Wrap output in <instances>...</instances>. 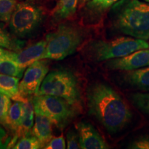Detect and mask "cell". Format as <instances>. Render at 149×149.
<instances>
[{
    "instance_id": "cell-1",
    "label": "cell",
    "mask_w": 149,
    "mask_h": 149,
    "mask_svg": "<svg viewBox=\"0 0 149 149\" xmlns=\"http://www.w3.org/2000/svg\"><path fill=\"white\" fill-rule=\"evenodd\" d=\"M87 102L90 114L111 133L122 130L133 117L129 106L122 97L104 83H95L89 87Z\"/></svg>"
},
{
    "instance_id": "cell-2",
    "label": "cell",
    "mask_w": 149,
    "mask_h": 149,
    "mask_svg": "<svg viewBox=\"0 0 149 149\" xmlns=\"http://www.w3.org/2000/svg\"><path fill=\"white\" fill-rule=\"evenodd\" d=\"M112 22L119 32L135 38L149 39V4L139 0H120L112 8Z\"/></svg>"
},
{
    "instance_id": "cell-3",
    "label": "cell",
    "mask_w": 149,
    "mask_h": 149,
    "mask_svg": "<svg viewBox=\"0 0 149 149\" xmlns=\"http://www.w3.org/2000/svg\"><path fill=\"white\" fill-rule=\"evenodd\" d=\"M144 40L120 37L110 40H93L84 46L83 54L88 60L95 62L122 57L136 51L148 48Z\"/></svg>"
},
{
    "instance_id": "cell-4",
    "label": "cell",
    "mask_w": 149,
    "mask_h": 149,
    "mask_svg": "<svg viewBox=\"0 0 149 149\" xmlns=\"http://www.w3.org/2000/svg\"><path fill=\"white\" fill-rule=\"evenodd\" d=\"M85 37L84 30L75 24H61L46 36L47 44L43 59H64L76 51Z\"/></svg>"
},
{
    "instance_id": "cell-5",
    "label": "cell",
    "mask_w": 149,
    "mask_h": 149,
    "mask_svg": "<svg viewBox=\"0 0 149 149\" xmlns=\"http://www.w3.org/2000/svg\"><path fill=\"white\" fill-rule=\"evenodd\" d=\"M37 95H48L61 97L75 107L81 106V95L77 78L66 70H54L48 73Z\"/></svg>"
},
{
    "instance_id": "cell-6",
    "label": "cell",
    "mask_w": 149,
    "mask_h": 149,
    "mask_svg": "<svg viewBox=\"0 0 149 149\" xmlns=\"http://www.w3.org/2000/svg\"><path fill=\"white\" fill-rule=\"evenodd\" d=\"M43 19L42 10L29 2L17 4L9 21V29L17 37L31 36L40 26Z\"/></svg>"
},
{
    "instance_id": "cell-7",
    "label": "cell",
    "mask_w": 149,
    "mask_h": 149,
    "mask_svg": "<svg viewBox=\"0 0 149 149\" xmlns=\"http://www.w3.org/2000/svg\"><path fill=\"white\" fill-rule=\"evenodd\" d=\"M35 108L46 115L54 125L63 129L75 115V109L64 99L59 97L37 95L32 99Z\"/></svg>"
},
{
    "instance_id": "cell-8",
    "label": "cell",
    "mask_w": 149,
    "mask_h": 149,
    "mask_svg": "<svg viewBox=\"0 0 149 149\" xmlns=\"http://www.w3.org/2000/svg\"><path fill=\"white\" fill-rule=\"evenodd\" d=\"M48 71V63L46 60L40 59L28 67L19 84L20 95L26 97L36 95Z\"/></svg>"
},
{
    "instance_id": "cell-9",
    "label": "cell",
    "mask_w": 149,
    "mask_h": 149,
    "mask_svg": "<svg viewBox=\"0 0 149 149\" xmlns=\"http://www.w3.org/2000/svg\"><path fill=\"white\" fill-rule=\"evenodd\" d=\"M106 65L109 69L125 71L149 66V48L138 50L122 57L111 59Z\"/></svg>"
},
{
    "instance_id": "cell-10",
    "label": "cell",
    "mask_w": 149,
    "mask_h": 149,
    "mask_svg": "<svg viewBox=\"0 0 149 149\" xmlns=\"http://www.w3.org/2000/svg\"><path fill=\"white\" fill-rule=\"evenodd\" d=\"M82 149H107L109 146L91 124L80 122L75 126Z\"/></svg>"
},
{
    "instance_id": "cell-11",
    "label": "cell",
    "mask_w": 149,
    "mask_h": 149,
    "mask_svg": "<svg viewBox=\"0 0 149 149\" xmlns=\"http://www.w3.org/2000/svg\"><path fill=\"white\" fill-rule=\"evenodd\" d=\"M46 40L31 45L28 47L15 52L12 51V54L15 59L22 68L25 69L35 61L42 59L46 48Z\"/></svg>"
},
{
    "instance_id": "cell-12",
    "label": "cell",
    "mask_w": 149,
    "mask_h": 149,
    "mask_svg": "<svg viewBox=\"0 0 149 149\" xmlns=\"http://www.w3.org/2000/svg\"><path fill=\"white\" fill-rule=\"evenodd\" d=\"M53 124L46 115L35 108V122L32 128V135L39 139L42 148L53 138Z\"/></svg>"
},
{
    "instance_id": "cell-13",
    "label": "cell",
    "mask_w": 149,
    "mask_h": 149,
    "mask_svg": "<svg viewBox=\"0 0 149 149\" xmlns=\"http://www.w3.org/2000/svg\"><path fill=\"white\" fill-rule=\"evenodd\" d=\"M123 79L128 85L140 90L149 91V66L124 72Z\"/></svg>"
},
{
    "instance_id": "cell-14",
    "label": "cell",
    "mask_w": 149,
    "mask_h": 149,
    "mask_svg": "<svg viewBox=\"0 0 149 149\" xmlns=\"http://www.w3.org/2000/svg\"><path fill=\"white\" fill-rule=\"evenodd\" d=\"M24 71L13 56L12 51L6 50L1 62H0V74L13 76L20 78Z\"/></svg>"
},
{
    "instance_id": "cell-15",
    "label": "cell",
    "mask_w": 149,
    "mask_h": 149,
    "mask_svg": "<svg viewBox=\"0 0 149 149\" xmlns=\"http://www.w3.org/2000/svg\"><path fill=\"white\" fill-rule=\"evenodd\" d=\"M78 0H59L53 10V17L56 21L66 19L75 13Z\"/></svg>"
},
{
    "instance_id": "cell-16",
    "label": "cell",
    "mask_w": 149,
    "mask_h": 149,
    "mask_svg": "<svg viewBox=\"0 0 149 149\" xmlns=\"http://www.w3.org/2000/svg\"><path fill=\"white\" fill-rule=\"evenodd\" d=\"M23 115V102L15 101L11 104L8 110L4 126H7L11 130L16 132L19 127Z\"/></svg>"
},
{
    "instance_id": "cell-17",
    "label": "cell",
    "mask_w": 149,
    "mask_h": 149,
    "mask_svg": "<svg viewBox=\"0 0 149 149\" xmlns=\"http://www.w3.org/2000/svg\"><path fill=\"white\" fill-rule=\"evenodd\" d=\"M20 78L0 74V92L4 93L13 100L19 95Z\"/></svg>"
},
{
    "instance_id": "cell-18",
    "label": "cell",
    "mask_w": 149,
    "mask_h": 149,
    "mask_svg": "<svg viewBox=\"0 0 149 149\" xmlns=\"http://www.w3.org/2000/svg\"><path fill=\"white\" fill-rule=\"evenodd\" d=\"M24 44V42L12 36L6 29L2 22H0V47L17 52L22 49Z\"/></svg>"
},
{
    "instance_id": "cell-19",
    "label": "cell",
    "mask_w": 149,
    "mask_h": 149,
    "mask_svg": "<svg viewBox=\"0 0 149 149\" xmlns=\"http://www.w3.org/2000/svg\"><path fill=\"white\" fill-rule=\"evenodd\" d=\"M130 99L137 109L149 115V93H133L130 95Z\"/></svg>"
},
{
    "instance_id": "cell-20",
    "label": "cell",
    "mask_w": 149,
    "mask_h": 149,
    "mask_svg": "<svg viewBox=\"0 0 149 149\" xmlns=\"http://www.w3.org/2000/svg\"><path fill=\"white\" fill-rule=\"evenodd\" d=\"M42 148L40 141L33 135L23 136L13 147V148L15 149H39Z\"/></svg>"
},
{
    "instance_id": "cell-21",
    "label": "cell",
    "mask_w": 149,
    "mask_h": 149,
    "mask_svg": "<svg viewBox=\"0 0 149 149\" xmlns=\"http://www.w3.org/2000/svg\"><path fill=\"white\" fill-rule=\"evenodd\" d=\"M17 4L16 0H0V22H9Z\"/></svg>"
},
{
    "instance_id": "cell-22",
    "label": "cell",
    "mask_w": 149,
    "mask_h": 149,
    "mask_svg": "<svg viewBox=\"0 0 149 149\" xmlns=\"http://www.w3.org/2000/svg\"><path fill=\"white\" fill-rule=\"evenodd\" d=\"M10 97L0 92V124L4 125L8 110L11 105Z\"/></svg>"
},
{
    "instance_id": "cell-23",
    "label": "cell",
    "mask_w": 149,
    "mask_h": 149,
    "mask_svg": "<svg viewBox=\"0 0 149 149\" xmlns=\"http://www.w3.org/2000/svg\"><path fill=\"white\" fill-rule=\"evenodd\" d=\"M66 148L68 149H79L81 148L79 134L73 129H70L66 134Z\"/></svg>"
},
{
    "instance_id": "cell-24",
    "label": "cell",
    "mask_w": 149,
    "mask_h": 149,
    "mask_svg": "<svg viewBox=\"0 0 149 149\" xmlns=\"http://www.w3.org/2000/svg\"><path fill=\"white\" fill-rule=\"evenodd\" d=\"M128 148L131 149H149V136L143 135L137 137L130 143Z\"/></svg>"
},
{
    "instance_id": "cell-25",
    "label": "cell",
    "mask_w": 149,
    "mask_h": 149,
    "mask_svg": "<svg viewBox=\"0 0 149 149\" xmlns=\"http://www.w3.org/2000/svg\"><path fill=\"white\" fill-rule=\"evenodd\" d=\"M66 148V140L64 136L53 137L43 148L45 149H64Z\"/></svg>"
},
{
    "instance_id": "cell-26",
    "label": "cell",
    "mask_w": 149,
    "mask_h": 149,
    "mask_svg": "<svg viewBox=\"0 0 149 149\" xmlns=\"http://www.w3.org/2000/svg\"><path fill=\"white\" fill-rule=\"evenodd\" d=\"M10 141L7 132L3 128L0 127V149L8 148Z\"/></svg>"
},
{
    "instance_id": "cell-27",
    "label": "cell",
    "mask_w": 149,
    "mask_h": 149,
    "mask_svg": "<svg viewBox=\"0 0 149 149\" xmlns=\"http://www.w3.org/2000/svg\"><path fill=\"white\" fill-rule=\"evenodd\" d=\"M119 0H104L102 2H100L98 5H97L95 8H100V9H105L109 8V6H111V5L114 4L115 3H116L117 1H118Z\"/></svg>"
},
{
    "instance_id": "cell-28",
    "label": "cell",
    "mask_w": 149,
    "mask_h": 149,
    "mask_svg": "<svg viewBox=\"0 0 149 149\" xmlns=\"http://www.w3.org/2000/svg\"><path fill=\"white\" fill-rule=\"evenodd\" d=\"M5 51H6V50L3 49V48H0V62H1V59H2L3 55H4Z\"/></svg>"
},
{
    "instance_id": "cell-29",
    "label": "cell",
    "mask_w": 149,
    "mask_h": 149,
    "mask_svg": "<svg viewBox=\"0 0 149 149\" xmlns=\"http://www.w3.org/2000/svg\"><path fill=\"white\" fill-rule=\"evenodd\" d=\"M21 1H33V0H21Z\"/></svg>"
},
{
    "instance_id": "cell-30",
    "label": "cell",
    "mask_w": 149,
    "mask_h": 149,
    "mask_svg": "<svg viewBox=\"0 0 149 149\" xmlns=\"http://www.w3.org/2000/svg\"><path fill=\"white\" fill-rule=\"evenodd\" d=\"M144 1H147V2L149 3V0H144Z\"/></svg>"
}]
</instances>
